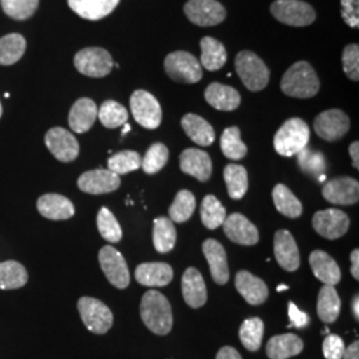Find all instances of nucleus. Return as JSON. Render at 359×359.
Returning <instances> with one entry per match:
<instances>
[{
  "label": "nucleus",
  "mask_w": 359,
  "mask_h": 359,
  "mask_svg": "<svg viewBox=\"0 0 359 359\" xmlns=\"http://www.w3.org/2000/svg\"><path fill=\"white\" fill-rule=\"evenodd\" d=\"M140 316L145 326L157 335H167L173 327L172 306L165 295L148 290L142 297Z\"/></svg>",
  "instance_id": "nucleus-1"
},
{
  "label": "nucleus",
  "mask_w": 359,
  "mask_h": 359,
  "mask_svg": "<svg viewBox=\"0 0 359 359\" xmlns=\"http://www.w3.org/2000/svg\"><path fill=\"white\" fill-rule=\"evenodd\" d=\"M281 90L290 97L310 99L320 90V79L308 62H297L285 72Z\"/></svg>",
  "instance_id": "nucleus-2"
},
{
  "label": "nucleus",
  "mask_w": 359,
  "mask_h": 359,
  "mask_svg": "<svg viewBox=\"0 0 359 359\" xmlns=\"http://www.w3.org/2000/svg\"><path fill=\"white\" fill-rule=\"evenodd\" d=\"M310 139L309 126L301 118L294 117L285 121L274 136L276 152L283 157H292L308 147Z\"/></svg>",
  "instance_id": "nucleus-3"
},
{
  "label": "nucleus",
  "mask_w": 359,
  "mask_h": 359,
  "mask_svg": "<svg viewBox=\"0 0 359 359\" xmlns=\"http://www.w3.org/2000/svg\"><path fill=\"white\" fill-rule=\"evenodd\" d=\"M236 69L245 87L252 92L264 90L269 83V69L255 52H238L236 57Z\"/></svg>",
  "instance_id": "nucleus-4"
},
{
  "label": "nucleus",
  "mask_w": 359,
  "mask_h": 359,
  "mask_svg": "<svg viewBox=\"0 0 359 359\" xmlns=\"http://www.w3.org/2000/svg\"><path fill=\"white\" fill-rule=\"evenodd\" d=\"M81 321L90 333L105 334L114 325V314L100 299L81 297L77 302Z\"/></svg>",
  "instance_id": "nucleus-5"
},
{
  "label": "nucleus",
  "mask_w": 359,
  "mask_h": 359,
  "mask_svg": "<svg viewBox=\"0 0 359 359\" xmlns=\"http://www.w3.org/2000/svg\"><path fill=\"white\" fill-rule=\"evenodd\" d=\"M270 13L286 26L306 27L316 20V11L302 0H276L270 6Z\"/></svg>",
  "instance_id": "nucleus-6"
},
{
  "label": "nucleus",
  "mask_w": 359,
  "mask_h": 359,
  "mask_svg": "<svg viewBox=\"0 0 359 359\" xmlns=\"http://www.w3.org/2000/svg\"><path fill=\"white\" fill-rule=\"evenodd\" d=\"M164 67L168 76L182 84H194L203 77V67L192 53L176 51L165 57Z\"/></svg>",
  "instance_id": "nucleus-7"
},
{
  "label": "nucleus",
  "mask_w": 359,
  "mask_h": 359,
  "mask_svg": "<svg viewBox=\"0 0 359 359\" xmlns=\"http://www.w3.org/2000/svg\"><path fill=\"white\" fill-rule=\"evenodd\" d=\"M130 111L136 123L147 129L160 127L163 120V111L160 103L152 93L144 90H135L130 96Z\"/></svg>",
  "instance_id": "nucleus-8"
},
{
  "label": "nucleus",
  "mask_w": 359,
  "mask_h": 359,
  "mask_svg": "<svg viewBox=\"0 0 359 359\" xmlns=\"http://www.w3.org/2000/svg\"><path fill=\"white\" fill-rule=\"evenodd\" d=\"M74 63L80 74L90 77L107 76L114 68L111 53L99 47H90L77 52Z\"/></svg>",
  "instance_id": "nucleus-9"
},
{
  "label": "nucleus",
  "mask_w": 359,
  "mask_h": 359,
  "mask_svg": "<svg viewBox=\"0 0 359 359\" xmlns=\"http://www.w3.org/2000/svg\"><path fill=\"white\" fill-rule=\"evenodd\" d=\"M99 262L107 280L117 289H127L130 283L128 265L123 255L114 246H103L99 252Z\"/></svg>",
  "instance_id": "nucleus-10"
},
{
  "label": "nucleus",
  "mask_w": 359,
  "mask_h": 359,
  "mask_svg": "<svg viewBox=\"0 0 359 359\" xmlns=\"http://www.w3.org/2000/svg\"><path fill=\"white\" fill-rule=\"evenodd\" d=\"M184 13L193 25L200 27L217 26L226 18L225 7L217 0H189Z\"/></svg>",
  "instance_id": "nucleus-11"
},
{
  "label": "nucleus",
  "mask_w": 359,
  "mask_h": 359,
  "mask_svg": "<svg viewBox=\"0 0 359 359\" xmlns=\"http://www.w3.org/2000/svg\"><path fill=\"white\" fill-rule=\"evenodd\" d=\"M313 228L323 238L338 240L350 228V218L339 209L318 210L313 217Z\"/></svg>",
  "instance_id": "nucleus-12"
},
{
  "label": "nucleus",
  "mask_w": 359,
  "mask_h": 359,
  "mask_svg": "<svg viewBox=\"0 0 359 359\" xmlns=\"http://www.w3.org/2000/svg\"><path fill=\"white\" fill-rule=\"evenodd\" d=\"M350 129L348 116L339 109H329L316 117L314 130L326 142H337L342 139Z\"/></svg>",
  "instance_id": "nucleus-13"
},
{
  "label": "nucleus",
  "mask_w": 359,
  "mask_h": 359,
  "mask_svg": "<svg viewBox=\"0 0 359 359\" xmlns=\"http://www.w3.org/2000/svg\"><path fill=\"white\" fill-rule=\"evenodd\" d=\"M46 145L53 157L62 163H71L76 160L80 151L76 137L62 127H55L47 132Z\"/></svg>",
  "instance_id": "nucleus-14"
},
{
  "label": "nucleus",
  "mask_w": 359,
  "mask_h": 359,
  "mask_svg": "<svg viewBox=\"0 0 359 359\" xmlns=\"http://www.w3.org/2000/svg\"><path fill=\"white\" fill-rule=\"evenodd\" d=\"M322 196L335 205L357 204L359 200L358 181L347 176L330 180L323 185Z\"/></svg>",
  "instance_id": "nucleus-15"
},
{
  "label": "nucleus",
  "mask_w": 359,
  "mask_h": 359,
  "mask_svg": "<svg viewBox=\"0 0 359 359\" xmlns=\"http://www.w3.org/2000/svg\"><path fill=\"white\" fill-rule=\"evenodd\" d=\"M121 185L120 176L109 169H93L83 173L77 180V187L81 192L88 194H104L115 192Z\"/></svg>",
  "instance_id": "nucleus-16"
},
{
  "label": "nucleus",
  "mask_w": 359,
  "mask_h": 359,
  "mask_svg": "<svg viewBox=\"0 0 359 359\" xmlns=\"http://www.w3.org/2000/svg\"><path fill=\"white\" fill-rule=\"evenodd\" d=\"M222 228L226 237L234 244L252 246L259 241V234L256 225H253L241 213H233L225 218Z\"/></svg>",
  "instance_id": "nucleus-17"
},
{
  "label": "nucleus",
  "mask_w": 359,
  "mask_h": 359,
  "mask_svg": "<svg viewBox=\"0 0 359 359\" xmlns=\"http://www.w3.org/2000/svg\"><path fill=\"white\" fill-rule=\"evenodd\" d=\"M180 168L184 173L194 179L206 182L213 172V164L210 156L205 151L188 148L180 154Z\"/></svg>",
  "instance_id": "nucleus-18"
},
{
  "label": "nucleus",
  "mask_w": 359,
  "mask_h": 359,
  "mask_svg": "<svg viewBox=\"0 0 359 359\" xmlns=\"http://www.w3.org/2000/svg\"><path fill=\"white\" fill-rule=\"evenodd\" d=\"M274 256L278 265L286 271L299 268L301 258L294 237L287 231H278L274 236Z\"/></svg>",
  "instance_id": "nucleus-19"
},
{
  "label": "nucleus",
  "mask_w": 359,
  "mask_h": 359,
  "mask_svg": "<svg viewBox=\"0 0 359 359\" xmlns=\"http://www.w3.org/2000/svg\"><path fill=\"white\" fill-rule=\"evenodd\" d=\"M236 289L253 306L264 304L269 297L268 285L248 270H241L236 274Z\"/></svg>",
  "instance_id": "nucleus-20"
},
{
  "label": "nucleus",
  "mask_w": 359,
  "mask_h": 359,
  "mask_svg": "<svg viewBox=\"0 0 359 359\" xmlns=\"http://www.w3.org/2000/svg\"><path fill=\"white\" fill-rule=\"evenodd\" d=\"M203 252L209 264L213 281L218 285H225L229 281V268L224 246L213 238H208L203 244Z\"/></svg>",
  "instance_id": "nucleus-21"
},
{
  "label": "nucleus",
  "mask_w": 359,
  "mask_h": 359,
  "mask_svg": "<svg viewBox=\"0 0 359 359\" xmlns=\"http://www.w3.org/2000/svg\"><path fill=\"white\" fill-rule=\"evenodd\" d=\"M182 297L188 306L193 309L201 308L206 304L208 293L203 274L196 268H188L182 274L181 280Z\"/></svg>",
  "instance_id": "nucleus-22"
},
{
  "label": "nucleus",
  "mask_w": 359,
  "mask_h": 359,
  "mask_svg": "<svg viewBox=\"0 0 359 359\" xmlns=\"http://www.w3.org/2000/svg\"><path fill=\"white\" fill-rule=\"evenodd\" d=\"M136 281L148 287H163L172 283L173 268L165 262H147L135 270Z\"/></svg>",
  "instance_id": "nucleus-23"
},
{
  "label": "nucleus",
  "mask_w": 359,
  "mask_h": 359,
  "mask_svg": "<svg viewBox=\"0 0 359 359\" xmlns=\"http://www.w3.org/2000/svg\"><path fill=\"white\" fill-rule=\"evenodd\" d=\"M39 213L43 217L60 221L74 217L75 215V206L69 198L57 193H48L41 196L38 200Z\"/></svg>",
  "instance_id": "nucleus-24"
},
{
  "label": "nucleus",
  "mask_w": 359,
  "mask_h": 359,
  "mask_svg": "<svg viewBox=\"0 0 359 359\" xmlns=\"http://www.w3.org/2000/svg\"><path fill=\"white\" fill-rule=\"evenodd\" d=\"M309 264L314 276L323 285L335 286L342 278V273L333 257L323 250H314L309 257Z\"/></svg>",
  "instance_id": "nucleus-25"
},
{
  "label": "nucleus",
  "mask_w": 359,
  "mask_h": 359,
  "mask_svg": "<svg viewBox=\"0 0 359 359\" xmlns=\"http://www.w3.org/2000/svg\"><path fill=\"white\" fill-rule=\"evenodd\" d=\"M204 96L209 105H212L218 111H225V112L237 109L241 103V96L238 90L221 83L209 84Z\"/></svg>",
  "instance_id": "nucleus-26"
},
{
  "label": "nucleus",
  "mask_w": 359,
  "mask_h": 359,
  "mask_svg": "<svg viewBox=\"0 0 359 359\" xmlns=\"http://www.w3.org/2000/svg\"><path fill=\"white\" fill-rule=\"evenodd\" d=\"M97 118V105L88 97L79 99L76 103L72 105L68 123L69 127L76 133H86L88 132Z\"/></svg>",
  "instance_id": "nucleus-27"
},
{
  "label": "nucleus",
  "mask_w": 359,
  "mask_h": 359,
  "mask_svg": "<svg viewBox=\"0 0 359 359\" xmlns=\"http://www.w3.org/2000/svg\"><path fill=\"white\" fill-rule=\"evenodd\" d=\"M120 0H68V6L80 18L100 20L114 13Z\"/></svg>",
  "instance_id": "nucleus-28"
},
{
  "label": "nucleus",
  "mask_w": 359,
  "mask_h": 359,
  "mask_svg": "<svg viewBox=\"0 0 359 359\" xmlns=\"http://www.w3.org/2000/svg\"><path fill=\"white\" fill-rule=\"evenodd\" d=\"M304 350L302 339L293 333L274 335L266 345V354L270 359H289L301 354Z\"/></svg>",
  "instance_id": "nucleus-29"
},
{
  "label": "nucleus",
  "mask_w": 359,
  "mask_h": 359,
  "mask_svg": "<svg viewBox=\"0 0 359 359\" xmlns=\"http://www.w3.org/2000/svg\"><path fill=\"white\" fill-rule=\"evenodd\" d=\"M181 126L188 137L201 147H209L215 142V129L201 116L188 114L181 118Z\"/></svg>",
  "instance_id": "nucleus-30"
},
{
  "label": "nucleus",
  "mask_w": 359,
  "mask_h": 359,
  "mask_svg": "<svg viewBox=\"0 0 359 359\" xmlns=\"http://www.w3.org/2000/svg\"><path fill=\"white\" fill-rule=\"evenodd\" d=\"M201 47V63L208 71H218L221 69L228 59L226 50L222 43L210 36H205L200 41Z\"/></svg>",
  "instance_id": "nucleus-31"
},
{
  "label": "nucleus",
  "mask_w": 359,
  "mask_h": 359,
  "mask_svg": "<svg viewBox=\"0 0 359 359\" xmlns=\"http://www.w3.org/2000/svg\"><path fill=\"white\" fill-rule=\"evenodd\" d=\"M317 313L320 320L325 323H333L338 320L341 313V298L334 286H322L318 294Z\"/></svg>",
  "instance_id": "nucleus-32"
},
{
  "label": "nucleus",
  "mask_w": 359,
  "mask_h": 359,
  "mask_svg": "<svg viewBox=\"0 0 359 359\" xmlns=\"http://www.w3.org/2000/svg\"><path fill=\"white\" fill-rule=\"evenodd\" d=\"M28 283L26 268L18 261L0 262V289L15 290L20 289Z\"/></svg>",
  "instance_id": "nucleus-33"
},
{
  "label": "nucleus",
  "mask_w": 359,
  "mask_h": 359,
  "mask_svg": "<svg viewBox=\"0 0 359 359\" xmlns=\"http://www.w3.org/2000/svg\"><path fill=\"white\" fill-rule=\"evenodd\" d=\"M273 201L276 209L285 217L298 218L302 215V204L286 185L278 184L273 189Z\"/></svg>",
  "instance_id": "nucleus-34"
},
{
  "label": "nucleus",
  "mask_w": 359,
  "mask_h": 359,
  "mask_svg": "<svg viewBox=\"0 0 359 359\" xmlns=\"http://www.w3.org/2000/svg\"><path fill=\"white\" fill-rule=\"evenodd\" d=\"M177 240V231L173 222L168 217L154 219V245L158 253H169Z\"/></svg>",
  "instance_id": "nucleus-35"
},
{
  "label": "nucleus",
  "mask_w": 359,
  "mask_h": 359,
  "mask_svg": "<svg viewBox=\"0 0 359 359\" xmlns=\"http://www.w3.org/2000/svg\"><path fill=\"white\" fill-rule=\"evenodd\" d=\"M26 39L20 34H10L0 38V65L18 63L26 52Z\"/></svg>",
  "instance_id": "nucleus-36"
},
{
  "label": "nucleus",
  "mask_w": 359,
  "mask_h": 359,
  "mask_svg": "<svg viewBox=\"0 0 359 359\" xmlns=\"http://www.w3.org/2000/svg\"><path fill=\"white\" fill-rule=\"evenodd\" d=\"M224 180L226 182L228 193L233 200H241L248 192L249 181L248 172L243 165L229 164L224 169Z\"/></svg>",
  "instance_id": "nucleus-37"
},
{
  "label": "nucleus",
  "mask_w": 359,
  "mask_h": 359,
  "mask_svg": "<svg viewBox=\"0 0 359 359\" xmlns=\"http://www.w3.org/2000/svg\"><path fill=\"white\" fill-rule=\"evenodd\" d=\"M226 218V210L219 203L216 196L208 194L203 200L201 204V221L205 225V228L213 231L222 226L224 221Z\"/></svg>",
  "instance_id": "nucleus-38"
},
{
  "label": "nucleus",
  "mask_w": 359,
  "mask_h": 359,
  "mask_svg": "<svg viewBox=\"0 0 359 359\" xmlns=\"http://www.w3.org/2000/svg\"><path fill=\"white\" fill-rule=\"evenodd\" d=\"M97 117L105 128L115 129L126 126L128 121V111L124 105L115 100H107L97 109Z\"/></svg>",
  "instance_id": "nucleus-39"
},
{
  "label": "nucleus",
  "mask_w": 359,
  "mask_h": 359,
  "mask_svg": "<svg viewBox=\"0 0 359 359\" xmlns=\"http://www.w3.org/2000/svg\"><path fill=\"white\" fill-rule=\"evenodd\" d=\"M264 332H265L264 322L261 321L258 317L245 320L240 327V339L245 348L252 353L258 351L262 344Z\"/></svg>",
  "instance_id": "nucleus-40"
},
{
  "label": "nucleus",
  "mask_w": 359,
  "mask_h": 359,
  "mask_svg": "<svg viewBox=\"0 0 359 359\" xmlns=\"http://www.w3.org/2000/svg\"><path fill=\"white\" fill-rule=\"evenodd\" d=\"M196 209V197L189 191H180L169 208V219L176 224H182L192 217Z\"/></svg>",
  "instance_id": "nucleus-41"
},
{
  "label": "nucleus",
  "mask_w": 359,
  "mask_h": 359,
  "mask_svg": "<svg viewBox=\"0 0 359 359\" xmlns=\"http://www.w3.org/2000/svg\"><path fill=\"white\" fill-rule=\"evenodd\" d=\"M221 151L231 160H241L248 154V148L241 140V132L237 127L224 130L221 136Z\"/></svg>",
  "instance_id": "nucleus-42"
},
{
  "label": "nucleus",
  "mask_w": 359,
  "mask_h": 359,
  "mask_svg": "<svg viewBox=\"0 0 359 359\" xmlns=\"http://www.w3.org/2000/svg\"><path fill=\"white\" fill-rule=\"evenodd\" d=\"M298 165L310 176L316 179L325 180L323 173L326 170V160L321 152L310 149L308 147L304 148L298 154Z\"/></svg>",
  "instance_id": "nucleus-43"
},
{
  "label": "nucleus",
  "mask_w": 359,
  "mask_h": 359,
  "mask_svg": "<svg viewBox=\"0 0 359 359\" xmlns=\"http://www.w3.org/2000/svg\"><path fill=\"white\" fill-rule=\"evenodd\" d=\"M97 229L105 241L117 244L123 238V231L114 213L108 208H102L97 215Z\"/></svg>",
  "instance_id": "nucleus-44"
},
{
  "label": "nucleus",
  "mask_w": 359,
  "mask_h": 359,
  "mask_svg": "<svg viewBox=\"0 0 359 359\" xmlns=\"http://www.w3.org/2000/svg\"><path fill=\"white\" fill-rule=\"evenodd\" d=\"M139 168H142V156L135 151L118 152L108 160V169L117 176L127 175L129 172L137 170Z\"/></svg>",
  "instance_id": "nucleus-45"
},
{
  "label": "nucleus",
  "mask_w": 359,
  "mask_h": 359,
  "mask_svg": "<svg viewBox=\"0 0 359 359\" xmlns=\"http://www.w3.org/2000/svg\"><path fill=\"white\" fill-rule=\"evenodd\" d=\"M169 151L163 142L154 144L142 158V170L148 175H154L167 165Z\"/></svg>",
  "instance_id": "nucleus-46"
},
{
  "label": "nucleus",
  "mask_w": 359,
  "mask_h": 359,
  "mask_svg": "<svg viewBox=\"0 0 359 359\" xmlns=\"http://www.w3.org/2000/svg\"><path fill=\"white\" fill-rule=\"evenodd\" d=\"M3 11L15 20H26L36 13L39 0H0Z\"/></svg>",
  "instance_id": "nucleus-47"
},
{
  "label": "nucleus",
  "mask_w": 359,
  "mask_h": 359,
  "mask_svg": "<svg viewBox=\"0 0 359 359\" xmlns=\"http://www.w3.org/2000/svg\"><path fill=\"white\" fill-rule=\"evenodd\" d=\"M344 71L348 79L359 80V47L358 44H348L342 53Z\"/></svg>",
  "instance_id": "nucleus-48"
},
{
  "label": "nucleus",
  "mask_w": 359,
  "mask_h": 359,
  "mask_svg": "<svg viewBox=\"0 0 359 359\" xmlns=\"http://www.w3.org/2000/svg\"><path fill=\"white\" fill-rule=\"evenodd\" d=\"M345 348L344 339L335 334H329L322 345V351L326 359H342Z\"/></svg>",
  "instance_id": "nucleus-49"
},
{
  "label": "nucleus",
  "mask_w": 359,
  "mask_h": 359,
  "mask_svg": "<svg viewBox=\"0 0 359 359\" xmlns=\"http://www.w3.org/2000/svg\"><path fill=\"white\" fill-rule=\"evenodd\" d=\"M341 15L347 26L359 27V0H341Z\"/></svg>",
  "instance_id": "nucleus-50"
},
{
  "label": "nucleus",
  "mask_w": 359,
  "mask_h": 359,
  "mask_svg": "<svg viewBox=\"0 0 359 359\" xmlns=\"http://www.w3.org/2000/svg\"><path fill=\"white\" fill-rule=\"evenodd\" d=\"M289 317H290V321H292L290 325H289V327H298V329H301V327L308 326L309 322H310L308 314L301 311L293 302L289 304Z\"/></svg>",
  "instance_id": "nucleus-51"
},
{
  "label": "nucleus",
  "mask_w": 359,
  "mask_h": 359,
  "mask_svg": "<svg viewBox=\"0 0 359 359\" xmlns=\"http://www.w3.org/2000/svg\"><path fill=\"white\" fill-rule=\"evenodd\" d=\"M216 359H243V357L234 347L225 346L219 348Z\"/></svg>",
  "instance_id": "nucleus-52"
},
{
  "label": "nucleus",
  "mask_w": 359,
  "mask_h": 359,
  "mask_svg": "<svg viewBox=\"0 0 359 359\" xmlns=\"http://www.w3.org/2000/svg\"><path fill=\"white\" fill-rule=\"evenodd\" d=\"M351 276L358 281L359 280V250L358 249H354L353 252H351Z\"/></svg>",
  "instance_id": "nucleus-53"
},
{
  "label": "nucleus",
  "mask_w": 359,
  "mask_h": 359,
  "mask_svg": "<svg viewBox=\"0 0 359 359\" xmlns=\"http://www.w3.org/2000/svg\"><path fill=\"white\" fill-rule=\"evenodd\" d=\"M342 359H359V344L358 341L353 342L350 346L345 348Z\"/></svg>",
  "instance_id": "nucleus-54"
},
{
  "label": "nucleus",
  "mask_w": 359,
  "mask_h": 359,
  "mask_svg": "<svg viewBox=\"0 0 359 359\" xmlns=\"http://www.w3.org/2000/svg\"><path fill=\"white\" fill-rule=\"evenodd\" d=\"M348 152H350V156H351V161H353V167L355 168V169H358L359 168V142H354L351 145H350V148H348Z\"/></svg>",
  "instance_id": "nucleus-55"
},
{
  "label": "nucleus",
  "mask_w": 359,
  "mask_h": 359,
  "mask_svg": "<svg viewBox=\"0 0 359 359\" xmlns=\"http://www.w3.org/2000/svg\"><path fill=\"white\" fill-rule=\"evenodd\" d=\"M351 308H353V314H354V317L359 320V297L358 295H355L354 297V299H353V305H351Z\"/></svg>",
  "instance_id": "nucleus-56"
},
{
  "label": "nucleus",
  "mask_w": 359,
  "mask_h": 359,
  "mask_svg": "<svg viewBox=\"0 0 359 359\" xmlns=\"http://www.w3.org/2000/svg\"><path fill=\"white\" fill-rule=\"evenodd\" d=\"M287 289H289V287H287L286 285H281V286H278V287H277V290H278V292H283V290H287Z\"/></svg>",
  "instance_id": "nucleus-57"
},
{
  "label": "nucleus",
  "mask_w": 359,
  "mask_h": 359,
  "mask_svg": "<svg viewBox=\"0 0 359 359\" xmlns=\"http://www.w3.org/2000/svg\"><path fill=\"white\" fill-rule=\"evenodd\" d=\"M130 130V127L129 126H126V128H124V130H123V135H126L127 132H129Z\"/></svg>",
  "instance_id": "nucleus-58"
},
{
  "label": "nucleus",
  "mask_w": 359,
  "mask_h": 359,
  "mask_svg": "<svg viewBox=\"0 0 359 359\" xmlns=\"http://www.w3.org/2000/svg\"><path fill=\"white\" fill-rule=\"evenodd\" d=\"M1 114H3V108H1V103H0V117H1Z\"/></svg>",
  "instance_id": "nucleus-59"
}]
</instances>
